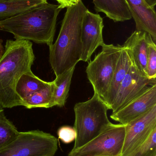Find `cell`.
<instances>
[{"mask_svg":"<svg viewBox=\"0 0 156 156\" xmlns=\"http://www.w3.org/2000/svg\"><path fill=\"white\" fill-rule=\"evenodd\" d=\"M88 8L82 1L67 8L56 40L49 46V61L56 77L76 67L82 54V24Z\"/></svg>","mask_w":156,"mask_h":156,"instance_id":"6da1fadb","label":"cell"},{"mask_svg":"<svg viewBox=\"0 0 156 156\" xmlns=\"http://www.w3.org/2000/svg\"><path fill=\"white\" fill-rule=\"evenodd\" d=\"M35 56L32 42L7 40L0 58V107L24 106V102L15 90L21 76L31 71Z\"/></svg>","mask_w":156,"mask_h":156,"instance_id":"7a4b0ae2","label":"cell"},{"mask_svg":"<svg viewBox=\"0 0 156 156\" xmlns=\"http://www.w3.org/2000/svg\"><path fill=\"white\" fill-rule=\"evenodd\" d=\"M62 10L59 5L49 3L18 15L0 20V30L13 35L16 40L37 44H53L57 19Z\"/></svg>","mask_w":156,"mask_h":156,"instance_id":"3957f363","label":"cell"},{"mask_svg":"<svg viewBox=\"0 0 156 156\" xmlns=\"http://www.w3.org/2000/svg\"><path fill=\"white\" fill-rule=\"evenodd\" d=\"M108 110L105 103L94 93L89 100L75 104L73 128L76 137L72 149L86 144L111 124L107 116Z\"/></svg>","mask_w":156,"mask_h":156,"instance_id":"277c9868","label":"cell"},{"mask_svg":"<svg viewBox=\"0 0 156 156\" xmlns=\"http://www.w3.org/2000/svg\"><path fill=\"white\" fill-rule=\"evenodd\" d=\"M101 47V51L89 62L86 72L94 93L105 103L122 46L104 44Z\"/></svg>","mask_w":156,"mask_h":156,"instance_id":"5b68a950","label":"cell"},{"mask_svg":"<svg viewBox=\"0 0 156 156\" xmlns=\"http://www.w3.org/2000/svg\"><path fill=\"white\" fill-rule=\"evenodd\" d=\"M57 139L40 130L19 132L16 138L0 149V156H54Z\"/></svg>","mask_w":156,"mask_h":156,"instance_id":"8992f818","label":"cell"},{"mask_svg":"<svg viewBox=\"0 0 156 156\" xmlns=\"http://www.w3.org/2000/svg\"><path fill=\"white\" fill-rule=\"evenodd\" d=\"M126 125L112 123L81 147L72 149L67 156H121Z\"/></svg>","mask_w":156,"mask_h":156,"instance_id":"52a82bcc","label":"cell"},{"mask_svg":"<svg viewBox=\"0 0 156 156\" xmlns=\"http://www.w3.org/2000/svg\"><path fill=\"white\" fill-rule=\"evenodd\" d=\"M156 83V80L148 79L132 61L110 110H112V113L119 111Z\"/></svg>","mask_w":156,"mask_h":156,"instance_id":"ba28073f","label":"cell"},{"mask_svg":"<svg viewBox=\"0 0 156 156\" xmlns=\"http://www.w3.org/2000/svg\"><path fill=\"white\" fill-rule=\"evenodd\" d=\"M156 128V105L126 125L121 156H126L142 145Z\"/></svg>","mask_w":156,"mask_h":156,"instance_id":"9c48e42d","label":"cell"},{"mask_svg":"<svg viewBox=\"0 0 156 156\" xmlns=\"http://www.w3.org/2000/svg\"><path fill=\"white\" fill-rule=\"evenodd\" d=\"M103 25L102 17L89 10L86 11L82 24V54L81 61L88 62L100 46L104 44L103 37Z\"/></svg>","mask_w":156,"mask_h":156,"instance_id":"30bf717a","label":"cell"},{"mask_svg":"<svg viewBox=\"0 0 156 156\" xmlns=\"http://www.w3.org/2000/svg\"><path fill=\"white\" fill-rule=\"evenodd\" d=\"M156 105V83L144 93L119 111L112 113L111 118L120 124L126 125Z\"/></svg>","mask_w":156,"mask_h":156,"instance_id":"8fae6325","label":"cell"},{"mask_svg":"<svg viewBox=\"0 0 156 156\" xmlns=\"http://www.w3.org/2000/svg\"><path fill=\"white\" fill-rule=\"evenodd\" d=\"M132 18L136 23V30L144 31L156 42V13L154 8L144 0H125Z\"/></svg>","mask_w":156,"mask_h":156,"instance_id":"7c38bea8","label":"cell"},{"mask_svg":"<svg viewBox=\"0 0 156 156\" xmlns=\"http://www.w3.org/2000/svg\"><path fill=\"white\" fill-rule=\"evenodd\" d=\"M151 39H153L152 37L147 32L136 30L122 46L130 53L133 62L137 68L147 76L148 45Z\"/></svg>","mask_w":156,"mask_h":156,"instance_id":"4fadbf2b","label":"cell"},{"mask_svg":"<svg viewBox=\"0 0 156 156\" xmlns=\"http://www.w3.org/2000/svg\"><path fill=\"white\" fill-rule=\"evenodd\" d=\"M132 63V59L130 53L122 46L105 101V104L109 110L111 109V106L115 100L120 85L126 76Z\"/></svg>","mask_w":156,"mask_h":156,"instance_id":"5bb4252c","label":"cell"},{"mask_svg":"<svg viewBox=\"0 0 156 156\" xmlns=\"http://www.w3.org/2000/svg\"><path fill=\"white\" fill-rule=\"evenodd\" d=\"M96 12L104 13L114 22H124L132 19L125 0H93Z\"/></svg>","mask_w":156,"mask_h":156,"instance_id":"9a60e30c","label":"cell"},{"mask_svg":"<svg viewBox=\"0 0 156 156\" xmlns=\"http://www.w3.org/2000/svg\"><path fill=\"white\" fill-rule=\"evenodd\" d=\"M47 3V0H0V20L14 17Z\"/></svg>","mask_w":156,"mask_h":156,"instance_id":"2e32d148","label":"cell"},{"mask_svg":"<svg viewBox=\"0 0 156 156\" xmlns=\"http://www.w3.org/2000/svg\"><path fill=\"white\" fill-rule=\"evenodd\" d=\"M51 82H47L34 75L32 71L23 74L16 86V94L23 101L32 94L48 86Z\"/></svg>","mask_w":156,"mask_h":156,"instance_id":"e0dca14e","label":"cell"},{"mask_svg":"<svg viewBox=\"0 0 156 156\" xmlns=\"http://www.w3.org/2000/svg\"><path fill=\"white\" fill-rule=\"evenodd\" d=\"M76 67L71 68L62 75L56 77L54 80L55 87L53 95V106H64L68 96L71 80Z\"/></svg>","mask_w":156,"mask_h":156,"instance_id":"ac0fdd59","label":"cell"},{"mask_svg":"<svg viewBox=\"0 0 156 156\" xmlns=\"http://www.w3.org/2000/svg\"><path fill=\"white\" fill-rule=\"evenodd\" d=\"M55 84L54 81L45 88L39 90L28 96L24 101V106L27 109L53 107V95Z\"/></svg>","mask_w":156,"mask_h":156,"instance_id":"d6986e66","label":"cell"},{"mask_svg":"<svg viewBox=\"0 0 156 156\" xmlns=\"http://www.w3.org/2000/svg\"><path fill=\"white\" fill-rule=\"evenodd\" d=\"M19 133L15 126L5 116L3 109L0 107V149L14 140Z\"/></svg>","mask_w":156,"mask_h":156,"instance_id":"ffe728a7","label":"cell"},{"mask_svg":"<svg viewBox=\"0 0 156 156\" xmlns=\"http://www.w3.org/2000/svg\"><path fill=\"white\" fill-rule=\"evenodd\" d=\"M126 156H156V128L142 145Z\"/></svg>","mask_w":156,"mask_h":156,"instance_id":"44dd1931","label":"cell"},{"mask_svg":"<svg viewBox=\"0 0 156 156\" xmlns=\"http://www.w3.org/2000/svg\"><path fill=\"white\" fill-rule=\"evenodd\" d=\"M147 75L148 79L156 80V45L153 39L150 40L148 45Z\"/></svg>","mask_w":156,"mask_h":156,"instance_id":"7402d4cb","label":"cell"},{"mask_svg":"<svg viewBox=\"0 0 156 156\" xmlns=\"http://www.w3.org/2000/svg\"><path fill=\"white\" fill-rule=\"evenodd\" d=\"M59 138L63 143L68 144L75 140L76 133L73 127L65 126L60 127L58 130Z\"/></svg>","mask_w":156,"mask_h":156,"instance_id":"603a6c76","label":"cell"},{"mask_svg":"<svg viewBox=\"0 0 156 156\" xmlns=\"http://www.w3.org/2000/svg\"><path fill=\"white\" fill-rule=\"evenodd\" d=\"M59 4L60 7L61 9L67 8L72 5H75L82 0H55Z\"/></svg>","mask_w":156,"mask_h":156,"instance_id":"cb8c5ba5","label":"cell"},{"mask_svg":"<svg viewBox=\"0 0 156 156\" xmlns=\"http://www.w3.org/2000/svg\"><path fill=\"white\" fill-rule=\"evenodd\" d=\"M150 7L154 8L156 5V0H144Z\"/></svg>","mask_w":156,"mask_h":156,"instance_id":"d4e9b609","label":"cell"},{"mask_svg":"<svg viewBox=\"0 0 156 156\" xmlns=\"http://www.w3.org/2000/svg\"><path fill=\"white\" fill-rule=\"evenodd\" d=\"M5 48L2 44V40H0V58L4 53Z\"/></svg>","mask_w":156,"mask_h":156,"instance_id":"484cf974","label":"cell"}]
</instances>
